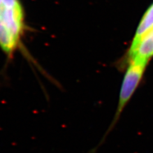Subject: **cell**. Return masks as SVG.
Returning <instances> with one entry per match:
<instances>
[{
	"label": "cell",
	"mask_w": 153,
	"mask_h": 153,
	"mask_svg": "<svg viewBox=\"0 0 153 153\" xmlns=\"http://www.w3.org/2000/svg\"><path fill=\"white\" fill-rule=\"evenodd\" d=\"M147 65V64L136 61L129 62L119 93L117 111L109 130H111L118 121L124 107L130 101L132 95L140 83Z\"/></svg>",
	"instance_id": "cell-1"
},
{
	"label": "cell",
	"mask_w": 153,
	"mask_h": 153,
	"mask_svg": "<svg viewBox=\"0 0 153 153\" xmlns=\"http://www.w3.org/2000/svg\"><path fill=\"white\" fill-rule=\"evenodd\" d=\"M129 62L136 61L148 64L153 56V28L143 35L132 51L127 53Z\"/></svg>",
	"instance_id": "cell-2"
},
{
	"label": "cell",
	"mask_w": 153,
	"mask_h": 153,
	"mask_svg": "<svg viewBox=\"0 0 153 153\" xmlns=\"http://www.w3.org/2000/svg\"><path fill=\"white\" fill-rule=\"evenodd\" d=\"M153 28V3L147 9V10L143 14L141 20L138 24L136 33L132 40L131 44L128 52L132 51L136 45H137L138 41L141 37Z\"/></svg>",
	"instance_id": "cell-3"
}]
</instances>
